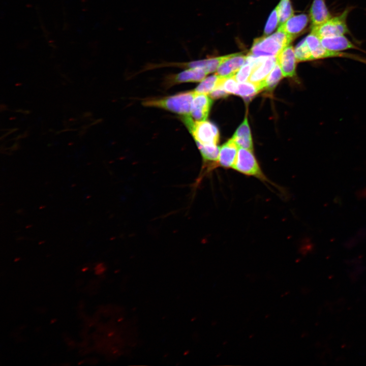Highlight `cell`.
Wrapping results in <instances>:
<instances>
[{
  "label": "cell",
  "instance_id": "7",
  "mask_svg": "<svg viewBox=\"0 0 366 366\" xmlns=\"http://www.w3.org/2000/svg\"><path fill=\"white\" fill-rule=\"evenodd\" d=\"M251 57L253 63V70L248 81L259 83L266 78L274 67L277 63L276 57Z\"/></svg>",
  "mask_w": 366,
  "mask_h": 366
},
{
  "label": "cell",
  "instance_id": "18",
  "mask_svg": "<svg viewBox=\"0 0 366 366\" xmlns=\"http://www.w3.org/2000/svg\"><path fill=\"white\" fill-rule=\"evenodd\" d=\"M222 77L217 74L205 78L194 89L197 93L209 94L218 85Z\"/></svg>",
  "mask_w": 366,
  "mask_h": 366
},
{
  "label": "cell",
  "instance_id": "15",
  "mask_svg": "<svg viewBox=\"0 0 366 366\" xmlns=\"http://www.w3.org/2000/svg\"><path fill=\"white\" fill-rule=\"evenodd\" d=\"M320 40L322 45L330 50L341 52L348 49H359L345 35L325 37Z\"/></svg>",
  "mask_w": 366,
  "mask_h": 366
},
{
  "label": "cell",
  "instance_id": "35",
  "mask_svg": "<svg viewBox=\"0 0 366 366\" xmlns=\"http://www.w3.org/2000/svg\"><path fill=\"white\" fill-rule=\"evenodd\" d=\"M83 362V361H80V362H79V363H78V365H80V364H82Z\"/></svg>",
  "mask_w": 366,
  "mask_h": 366
},
{
  "label": "cell",
  "instance_id": "25",
  "mask_svg": "<svg viewBox=\"0 0 366 366\" xmlns=\"http://www.w3.org/2000/svg\"><path fill=\"white\" fill-rule=\"evenodd\" d=\"M237 82L234 76L225 78L222 83V86L228 94H235L238 86Z\"/></svg>",
  "mask_w": 366,
  "mask_h": 366
},
{
  "label": "cell",
  "instance_id": "12",
  "mask_svg": "<svg viewBox=\"0 0 366 366\" xmlns=\"http://www.w3.org/2000/svg\"><path fill=\"white\" fill-rule=\"evenodd\" d=\"M208 74L201 68H189L169 77V86L185 82H199L203 80Z\"/></svg>",
  "mask_w": 366,
  "mask_h": 366
},
{
  "label": "cell",
  "instance_id": "5",
  "mask_svg": "<svg viewBox=\"0 0 366 366\" xmlns=\"http://www.w3.org/2000/svg\"><path fill=\"white\" fill-rule=\"evenodd\" d=\"M350 10V8H346L340 15L331 16L322 24L312 27L311 32L316 34L320 39L345 35L349 32L347 19Z\"/></svg>",
  "mask_w": 366,
  "mask_h": 366
},
{
  "label": "cell",
  "instance_id": "27",
  "mask_svg": "<svg viewBox=\"0 0 366 366\" xmlns=\"http://www.w3.org/2000/svg\"><path fill=\"white\" fill-rule=\"evenodd\" d=\"M106 269L103 263H99L95 267V273L97 275H101L105 271Z\"/></svg>",
  "mask_w": 366,
  "mask_h": 366
},
{
  "label": "cell",
  "instance_id": "19",
  "mask_svg": "<svg viewBox=\"0 0 366 366\" xmlns=\"http://www.w3.org/2000/svg\"><path fill=\"white\" fill-rule=\"evenodd\" d=\"M261 90L258 83L250 81L238 83L237 89L235 93L246 98H251Z\"/></svg>",
  "mask_w": 366,
  "mask_h": 366
},
{
  "label": "cell",
  "instance_id": "4",
  "mask_svg": "<svg viewBox=\"0 0 366 366\" xmlns=\"http://www.w3.org/2000/svg\"><path fill=\"white\" fill-rule=\"evenodd\" d=\"M232 168L245 175L253 176L263 182H270L251 150L238 148Z\"/></svg>",
  "mask_w": 366,
  "mask_h": 366
},
{
  "label": "cell",
  "instance_id": "16",
  "mask_svg": "<svg viewBox=\"0 0 366 366\" xmlns=\"http://www.w3.org/2000/svg\"><path fill=\"white\" fill-rule=\"evenodd\" d=\"M232 138L238 147L252 151V136L247 117L237 129Z\"/></svg>",
  "mask_w": 366,
  "mask_h": 366
},
{
  "label": "cell",
  "instance_id": "8",
  "mask_svg": "<svg viewBox=\"0 0 366 366\" xmlns=\"http://www.w3.org/2000/svg\"><path fill=\"white\" fill-rule=\"evenodd\" d=\"M277 62L279 65L283 77H294L296 76L297 59L294 49L288 45L283 48L276 56Z\"/></svg>",
  "mask_w": 366,
  "mask_h": 366
},
{
  "label": "cell",
  "instance_id": "14",
  "mask_svg": "<svg viewBox=\"0 0 366 366\" xmlns=\"http://www.w3.org/2000/svg\"><path fill=\"white\" fill-rule=\"evenodd\" d=\"M331 17L326 6V0H313L309 14L312 27L322 24Z\"/></svg>",
  "mask_w": 366,
  "mask_h": 366
},
{
  "label": "cell",
  "instance_id": "29",
  "mask_svg": "<svg viewBox=\"0 0 366 366\" xmlns=\"http://www.w3.org/2000/svg\"><path fill=\"white\" fill-rule=\"evenodd\" d=\"M88 269V268L87 267H83V268L81 269V271H82V272H85V271H87Z\"/></svg>",
  "mask_w": 366,
  "mask_h": 366
},
{
  "label": "cell",
  "instance_id": "32",
  "mask_svg": "<svg viewBox=\"0 0 366 366\" xmlns=\"http://www.w3.org/2000/svg\"><path fill=\"white\" fill-rule=\"evenodd\" d=\"M124 320V318L120 317L118 319L117 322H121Z\"/></svg>",
  "mask_w": 366,
  "mask_h": 366
},
{
  "label": "cell",
  "instance_id": "13",
  "mask_svg": "<svg viewBox=\"0 0 366 366\" xmlns=\"http://www.w3.org/2000/svg\"><path fill=\"white\" fill-rule=\"evenodd\" d=\"M238 146L231 139L220 147L218 166L226 168H232L238 152Z\"/></svg>",
  "mask_w": 366,
  "mask_h": 366
},
{
  "label": "cell",
  "instance_id": "30",
  "mask_svg": "<svg viewBox=\"0 0 366 366\" xmlns=\"http://www.w3.org/2000/svg\"><path fill=\"white\" fill-rule=\"evenodd\" d=\"M56 321V319L54 318L50 321V323L53 324Z\"/></svg>",
  "mask_w": 366,
  "mask_h": 366
},
{
  "label": "cell",
  "instance_id": "3",
  "mask_svg": "<svg viewBox=\"0 0 366 366\" xmlns=\"http://www.w3.org/2000/svg\"><path fill=\"white\" fill-rule=\"evenodd\" d=\"M182 121L196 143L217 145L219 140V132L214 124L205 120L195 121L190 116L182 117Z\"/></svg>",
  "mask_w": 366,
  "mask_h": 366
},
{
  "label": "cell",
  "instance_id": "28",
  "mask_svg": "<svg viewBox=\"0 0 366 366\" xmlns=\"http://www.w3.org/2000/svg\"><path fill=\"white\" fill-rule=\"evenodd\" d=\"M189 353H190V351L189 350H187L184 352L183 355L184 356H187V355H188L189 354Z\"/></svg>",
  "mask_w": 366,
  "mask_h": 366
},
{
  "label": "cell",
  "instance_id": "6",
  "mask_svg": "<svg viewBox=\"0 0 366 366\" xmlns=\"http://www.w3.org/2000/svg\"><path fill=\"white\" fill-rule=\"evenodd\" d=\"M304 39L310 48L313 60L332 57H344L366 64V59L357 55L332 51L325 48L322 45L320 39L312 32H311Z\"/></svg>",
  "mask_w": 366,
  "mask_h": 366
},
{
  "label": "cell",
  "instance_id": "10",
  "mask_svg": "<svg viewBox=\"0 0 366 366\" xmlns=\"http://www.w3.org/2000/svg\"><path fill=\"white\" fill-rule=\"evenodd\" d=\"M247 56L241 53L230 54L218 67L216 74L224 78L234 76L245 63Z\"/></svg>",
  "mask_w": 366,
  "mask_h": 366
},
{
  "label": "cell",
  "instance_id": "1",
  "mask_svg": "<svg viewBox=\"0 0 366 366\" xmlns=\"http://www.w3.org/2000/svg\"><path fill=\"white\" fill-rule=\"evenodd\" d=\"M292 41L285 32L278 29L277 32L270 36L256 38L248 55L255 57H276L281 50L290 45Z\"/></svg>",
  "mask_w": 366,
  "mask_h": 366
},
{
  "label": "cell",
  "instance_id": "33",
  "mask_svg": "<svg viewBox=\"0 0 366 366\" xmlns=\"http://www.w3.org/2000/svg\"><path fill=\"white\" fill-rule=\"evenodd\" d=\"M20 260V258H19V257H18V258H16L14 259V262H17V261H18Z\"/></svg>",
  "mask_w": 366,
  "mask_h": 366
},
{
  "label": "cell",
  "instance_id": "34",
  "mask_svg": "<svg viewBox=\"0 0 366 366\" xmlns=\"http://www.w3.org/2000/svg\"><path fill=\"white\" fill-rule=\"evenodd\" d=\"M194 320H196V318L194 317L193 318L191 319V321H194Z\"/></svg>",
  "mask_w": 366,
  "mask_h": 366
},
{
  "label": "cell",
  "instance_id": "17",
  "mask_svg": "<svg viewBox=\"0 0 366 366\" xmlns=\"http://www.w3.org/2000/svg\"><path fill=\"white\" fill-rule=\"evenodd\" d=\"M283 76L281 69L277 63L265 79L258 83L261 90H272Z\"/></svg>",
  "mask_w": 366,
  "mask_h": 366
},
{
  "label": "cell",
  "instance_id": "20",
  "mask_svg": "<svg viewBox=\"0 0 366 366\" xmlns=\"http://www.w3.org/2000/svg\"><path fill=\"white\" fill-rule=\"evenodd\" d=\"M279 25L285 23L290 17L294 15V11L290 0H281L277 6Z\"/></svg>",
  "mask_w": 366,
  "mask_h": 366
},
{
  "label": "cell",
  "instance_id": "26",
  "mask_svg": "<svg viewBox=\"0 0 366 366\" xmlns=\"http://www.w3.org/2000/svg\"><path fill=\"white\" fill-rule=\"evenodd\" d=\"M225 78L222 77L221 80L216 88L209 94L210 97L213 99L224 98L228 95V93L224 89L222 83Z\"/></svg>",
  "mask_w": 366,
  "mask_h": 366
},
{
  "label": "cell",
  "instance_id": "31",
  "mask_svg": "<svg viewBox=\"0 0 366 366\" xmlns=\"http://www.w3.org/2000/svg\"><path fill=\"white\" fill-rule=\"evenodd\" d=\"M114 332H110L108 333V337H110L112 336L114 334Z\"/></svg>",
  "mask_w": 366,
  "mask_h": 366
},
{
  "label": "cell",
  "instance_id": "22",
  "mask_svg": "<svg viewBox=\"0 0 366 366\" xmlns=\"http://www.w3.org/2000/svg\"><path fill=\"white\" fill-rule=\"evenodd\" d=\"M230 54L209 58L202 60V68L204 70L207 74L215 72L220 65L229 56Z\"/></svg>",
  "mask_w": 366,
  "mask_h": 366
},
{
  "label": "cell",
  "instance_id": "11",
  "mask_svg": "<svg viewBox=\"0 0 366 366\" xmlns=\"http://www.w3.org/2000/svg\"><path fill=\"white\" fill-rule=\"evenodd\" d=\"M309 18L306 14L293 15L285 23L279 26L278 29L285 32L293 40L307 27Z\"/></svg>",
  "mask_w": 366,
  "mask_h": 366
},
{
  "label": "cell",
  "instance_id": "21",
  "mask_svg": "<svg viewBox=\"0 0 366 366\" xmlns=\"http://www.w3.org/2000/svg\"><path fill=\"white\" fill-rule=\"evenodd\" d=\"M294 52L297 62L313 60L310 48L304 38L296 45L294 49Z\"/></svg>",
  "mask_w": 366,
  "mask_h": 366
},
{
  "label": "cell",
  "instance_id": "9",
  "mask_svg": "<svg viewBox=\"0 0 366 366\" xmlns=\"http://www.w3.org/2000/svg\"><path fill=\"white\" fill-rule=\"evenodd\" d=\"M212 100L207 94L196 92L190 109V116L195 121L206 120L208 116Z\"/></svg>",
  "mask_w": 366,
  "mask_h": 366
},
{
  "label": "cell",
  "instance_id": "24",
  "mask_svg": "<svg viewBox=\"0 0 366 366\" xmlns=\"http://www.w3.org/2000/svg\"><path fill=\"white\" fill-rule=\"evenodd\" d=\"M279 24V16L277 7L271 12L266 23L264 35L268 36L276 28Z\"/></svg>",
  "mask_w": 366,
  "mask_h": 366
},
{
  "label": "cell",
  "instance_id": "2",
  "mask_svg": "<svg viewBox=\"0 0 366 366\" xmlns=\"http://www.w3.org/2000/svg\"><path fill=\"white\" fill-rule=\"evenodd\" d=\"M195 93L194 90L185 92L169 97L146 100L142 104L146 107L163 109L182 117L190 116L191 106Z\"/></svg>",
  "mask_w": 366,
  "mask_h": 366
},
{
  "label": "cell",
  "instance_id": "23",
  "mask_svg": "<svg viewBox=\"0 0 366 366\" xmlns=\"http://www.w3.org/2000/svg\"><path fill=\"white\" fill-rule=\"evenodd\" d=\"M253 70V63L251 58L247 56L245 63L239 69L234 77L238 82H246L249 80Z\"/></svg>",
  "mask_w": 366,
  "mask_h": 366
}]
</instances>
